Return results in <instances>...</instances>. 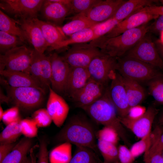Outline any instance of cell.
Returning <instances> with one entry per match:
<instances>
[{
	"label": "cell",
	"instance_id": "1",
	"mask_svg": "<svg viewBox=\"0 0 163 163\" xmlns=\"http://www.w3.org/2000/svg\"><path fill=\"white\" fill-rule=\"evenodd\" d=\"M96 124L84 115H74L55 136L54 142L59 144L68 142L76 146L88 147L100 156L97 141L99 129Z\"/></svg>",
	"mask_w": 163,
	"mask_h": 163
},
{
	"label": "cell",
	"instance_id": "2",
	"mask_svg": "<svg viewBox=\"0 0 163 163\" xmlns=\"http://www.w3.org/2000/svg\"><path fill=\"white\" fill-rule=\"evenodd\" d=\"M148 23L126 30L116 37L108 38L102 36L90 43L101 51L112 57H120L133 47L147 33Z\"/></svg>",
	"mask_w": 163,
	"mask_h": 163
},
{
	"label": "cell",
	"instance_id": "3",
	"mask_svg": "<svg viewBox=\"0 0 163 163\" xmlns=\"http://www.w3.org/2000/svg\"><path fill=\"white\" fill-rule=\"evenodd\" d=\"M82 109L97 124L114 129L125 144L129 145V142L124 126L119 119L116 109L110 98L108 88L99 99Z\"/></svg>",
	"mask_w": 163,
	"mask_h": 163
},
{
	"label": "cell",
	"instance_id": "4",
	"mask_svg": "<svg viewBox=\"0 0 163 163\" xmlns=\"http://www.w3.org/2000/svg\"><path fill=\"white\" fill-rule=\"evenodd\" d=\"M0 83L6 89L10 103L18 107L20 110L30 112L40 108L44 103L45 93L37 88L12 87L2 76L0 77Z\"/></svg>",
	"mask_w": 163,
	"mask_h": 163
},
{
	"label": "cell",
	"instance_id": "5",
	"mask_svg": "<svg viewBox=\"0 0 163 163\" xmlns=\"http://www.w3.org/2000/svg\"><path fill=\"white\" fill-rule=\"evenodd\" d=\"M116 58L117 71L123 77L139 83L163 76L156 67L137 59L126 56Z\"/></svg>",
	"mask_w": 163,
	"mask_h": 163
},
{
	"label": "cell",
	"instance_id": "6",
	"mask_svg": "<svg viewBox=\"0 0 163 163\" xmlns=\"http://www.w3.org/2000/svg\"><path fill=\"white\" fill-rule=\"evenodd\" d=\"M116 58L103 53L95 57L87 69L91 78L106 86L116 73Z\"/></svg>",
	"mask_w": 163,
	"mask_h": 163
},
{
	"label": "cell",
	"instance_id": "7",
	"mask_svg": "<svg viewBox=\"0 0 163 163\" xmlns=\"http://www.w3.org/2000/svg\"><path fill=\"white\" fill-rule=\"evenodd\" d=\"M123 56L137 59L163 70V61L149 32Z\"/></svg>",
	"mask_w": 163,
	"mask_h": 163
},
{
	"label": "cell",
	"instance_id": "8",
	"mask_svg": "<svg viewBox=\"0 0 163 163\" xmlns=\"http://www.w3.org/2000/svg\"><path fill=\"white\" fill-rule=\"evenodd\" d=\"M32 50L22 45L13 48L0 56V70L21 71L30 73Z\"/></svg>",
	"mask_w": 163,
	"mask_h": 163
},
{
	"label": "cell",
	"instance_id": "9",
	"mask_svg": "<svg viewBox=\"0 0 163 163\" xmlns=\"http://www.w3.org/2000/svg\"><path fill=\"white\" fill-rule=\"evenodd\" d=\"M44 0H2L0 7L5 12L20 19L37 18Z\"/></svg>",
	"mask_w": 163,
	"mask_h": 163
},
{
	"label": "cell",
	"instance_id": "10",
	"mask_svg": "<svg viewBox=\"0 0 163 163\" xmlns=\"http://www.w3.org/2000/svg\"><path fill=\"white\" fill-rule=\"evenodd\" d=\"M102 53L90 43L73 44L62 56L71 67L87 68L92 59Z\"/></svg>",
	"mask_w": 163,
	"mask_h": 163
},
{
	"label": "cell",
	"instance_id": "11",
	"mask_svg": "<svg viewBox=\"0 0 163 163\" xmlns=\"http://www.w3.org/2000/svg\"><path fill=\"white\" fill-rule=\"evenodd\" d=\"M49 57L51 69V87L60 95H64L70 66L62 56L56 53L51 54Z\"/></svg>",
	"mask_w": 163,
	"mask_h": 163
},
{
	"label": "cell",
	"instance_id": "12",
	"mask_svg": "<svg viewBox=\"0 0 163 163\" xmlns=\"http://www.w3.org/2000/svg\"><path fill=\"white\" fill-rule=\"evenodd\" d=\"M51 64L49 56L32 50L30 73L46 89L51 87Z\"/></svg>",
	"mask_w": 163,
	"mask_h": 163
},
{
	"label": "cell",
	"instance_id": "13",
	"mask_svg": "<svg viewBox=\"0 0 163 163\" xmlns=\"http://www.w3.org/2000/svg\"><path fill=\"white\" fill-rule=\"evenodd\" d=\"M158 112L157 109L150 106L141 117L135 120L126 117L118 116L124 126L130 130L138 138H142L151 132V128L155 117Z\"/></svg>",
	"mask_w": 163,
	"mask_h": 163
},
{
	"label": "cell",
	"instance_id": "14",
	"mask_svg": "<svg viewBox=\"0 0 163 163\" xmlns=\"http://www.w3.org/2000/svg\"><path fill=\"white\" fill-rule=\"evenodd\" d=\"M110 98L117 111L118 116L126 117L130 107L123 84V77L116 72L111 80L110 86L108 88Z\"/></svg>",
	"mask_w": 163,
	"mask_h": 163
},
{
	"label": "cell",
	"instance_id": "15",
	"mask_svg": "<svg viewBox=\"0 0 163 163\" xmlns=\"http://www.w3.org/2000/svg\"><path fill=\"white\" fill-rule=\"evenodd\" d=\"M105 86L90 78L86 85L72 97L76 107L82 108L90 105L104 93Z\"/></svg>",
	"mask_w": 163,
	"mask_h": 163
},
{
	"label": "cell",
	"instance_id": "16",
	"mask_svg": "<svg viewBox=\"0 0 163 163\" xmlns=\"http://www.w3.org/2000/svg\"><path fill=\"white\" fill-rule=\"evenodd\" d=\"M46 109L53 121L58 127L63 124L69 111V106L64 99L50 87Z\"/></svg>",
	"mask_w": 163,
	"mask_h": 163
},
{
	"label": "cell",
	"instance_id": "17",
	"mask_svg": "<svg viewBox=\"0 0 163 163\" xmlns=\"http://www.w3.org/2000/svg\"><path fill=\"white\" fill-rule=\"evenodd\" d=\"M126 1L124 0H101L86 13L83 14L93 22L97 23L102 22L111 18L119 7Z\"/></svg>",
	"mask_w": 163,
	"mask_h": 163
},
{
	"label": "cell",
	"instance_id": "18",
	"mask_svg": "<svg viewBox=\"0 0 163 163\" xmlns=\"http://www.w3.org/2000/svg\"><path fill=\"white\" fill-rule=\"evenodd\" d=\"M17 23L24 32L28 43L33 46L34 49L44 53L48 46L39 26L33 19H20L17 21Z\"/></svg>",
	"mask_w": 163,
	"mask_h": 163
},
{
	"label": "cell",
	"instance_id": "19",
	"mask_svg": "<svg viewBox=\"0 0 163 163\" xmlns=\"http://www.w3.org/2000/svg\"><path fill=\"white\" fill-rule=\"evenodd\" d=\"M0 74L12 87H34L46 93V89L30 73L4 69L0 70Z\"/></svg>",
	"mask_w": 163,
	"mask_h": 163
},
{
	"label": "cell",
	"instance_id": "20",
	"mask_svg": "<svg viewBox=\"0 0 163 163\" xmlns=\"http://www.w3.org/2000/svg\"><path fill=\"white\" fill-rule=\"evenodd\" d=\"M159 16L143 12H137L118 23L103 36L108 38L116 37L127 30L139 27L153 19H156Z\"/></svg>",
	"mask_w": 163,
	"mask_h": 163
},
{
	"label": "cell",
	"instance_id": "21",
	"mask_svg": "<svg viewBox=\"0 0 163 163\" xmlns=\"http://www.w3.org/2000/svg\"><path fill=\"white\" fill-rule=\"evenodd\" d=\"M87 69L70 66L64 95L71 99L90 78Z\"/></svg>",
	"mask_w": 163,
	"mask_h": 163
},
{
	"label": "cell",
	"instance_id": "22",
	"mask_svg": "<svg viewBox=\"0 0 163 163\" xmlns=\"http://www.w3.org/2000/svg\"><path fill=\"white\" fill-rule=\"evenodd\" d=\"M41 10L46 21L57 25L63 21L71 13L69 7L54 0H44Z\"/></svg>",
	"mask_w": 163,
	"mask_h": 163
},
{
	"label": "cell",
	"instance_id": "23",
	"mask_svg": "<svg viewBox=\"0 0 163 163\" xmlns=\"http://www.w3.org/2000/svg\"><path fill=\"white\" fill-rule=\"evenodd\" d=\"M40 27L49 49L54 47L67 38L61 27L47 21L40 20L37 18L33 19Z\"/></svg>",
	"mask_w": 163,
	"mask_h": 163
},
{
	"label": "cell",
	"instance_id": "24",
	"mask_svg": "<svg viewBox=\"0 0 163 163\" xmlns=\"http://www.w3.org/2000/svg\"><path fill=\"white\" fill-rule=\"evenodd\" d=\"M34 142L32 139L22 138L0 163H23L33 147Z\"/></svg>",
	"mask_w": 163,
	"mask_h": 163
},
{
	"label": "cell",
	"instance_id": "25",
	"mask_svg": "<svg viewBox=\"0 0 163 163\" xmlns=\"http://www.w3.org/2000/svg\"><path fill=\"white\" fill-rule=\"evenodd\" d=\"M157 1L154 0L126 1L112 18L120 22L145 7L154 5V3Z\"/></svg>",
	"mask_w": 163,
	"mask_h": 163
},
{
	"label": "cell",
	"instance_id": "26",
	"mask_svg": "<svg viewBox=\"0 0 163 163\" xmlns=\"http://www.w3.org/2000/svg\"><path fill=\"white\" fill-rule=\"evenodd\" d=\"M161 133L158 127L151 133V143L144 153V163H163V150L161 148L159 142Z\"/></svg>",
	"mask_w": 163,
	"mask_h": 163
},
{
	"label": "cell",
	"instance_id": "27",
	"mask_svg": "<svg viewBox=\"0 0 163 163\" xmlns=\"http://www.w3.org/2000/svg\"><path fill=\"white\" fill-rule=\"evenodd\" d=\"M122 77L130 107L139 105L143 101L145 96L144 88L139 82Z\"/></svg>",
	"mask_w": 163,
	"mask_h": 163
},
{
	"label": "cell",
	"instance_id": "28",
	"mask_svg": "<svg viewBox=\"0 0 163 163\" xmlns=\"http://www.w3.org/2000/svg\"><path fill=\"white\" fill-rule=\"evenodd\" d=\"M92 27L73 34L70 36L69 38L61 42L53 48L49 49V50H57L70 44L85 43L92 41L95 39Z\"/></svg>",
	"mask_w": 163,
	"mask_h": 163
},
{
	"label": "cell",
	"instance_id": "29",
	"mask_svg": "<svg viewBox=\"0 0 163 163\" xmlns=\"http://www.w3.org/2000/svg\"><path fill=\"white\" fill-rule=\"evenodd\" d=\"M97 24L91 21L85 15L79 14L75 15L71 21L61 28L66 35L70 36L85 29L92 27Z\"/></svg>",
	"mask_w": 163,
	"mask_h": 163
},
{
	"label": "cell",
	"instance_id": "30",
	"mask_svg": "<svg viewBox=\"0 0 163 163\" xmlns=\"http://www.w3.org/2000/svg\"><path fill=\"white\" fill-rule=\"evenodd\" d=\"M18 24L17 21L10 18L0 10V31L17 36L24 42H28L26 34Z\"/></svg>",
	"mask_w": 163,
	"mask_h": 163
},
{
	"label": "cell",
	"instance_id": "31",
	"mask_svg": "<svg viewBox=\"0 0 163 163\" xmlns=\"http://www.w3.org/2000/svg\"><path fill=\"white\" fill-rule=\"evenodd\" d=\"M72 144L65 142L53 148L49 154L50 163H69L72 158Z\"/></svg>",
	"mask_w": 163,
	"mask_h": 163
},
{
	"label": "cell",
	"instance_id": "32",
	"mask_svg": "<svg viewBox=\"0 0 163 163\" xmlns=\"http://www.w3.org/2000/svg\"><path fill=\"white\" fill-rule=\"evenodd\" d=\"M76 147L69 163H104L100 156L92 149L82 146Z\"/></svg>",
	"mask_w": 163,
	"mask_h": 163
},
{
	"label": "cell",
	"instance_id": "33",
	"mask_svg": "<svg viewBox=\"0 0 163 163\" xmlns=\"http://www.w3.org/2000/svg\"><path fill=\"white\" fill-rule=\"evenodd\" d=\"M97 145L104 163H120L116 145L99 139H97Z\"/></svg>",
	"mask_w": 163,
	"mask_h": 163
},
{
	"label": "cell",
	"instance_id": "34",
	"mask_svg": "<svg viewBox=\"0 0 163 163\" xmlns=\"http://www.w3.org/2000/svg\"><path fill=\"white\" fill-rule=\"evenodd\" d=\"M20 123L13 122L6 126L0 134V144L17 142L22 134Z\"/></svg>",
	"mask_w": 163,
	"mask_h": 163
},
{
	"label": "cell",
	"instance_id": "35",
	"mask_svg": "<svg viewBox=\"0 0 163 163\" xmlns=\"http://www.w3.org/2000/svg\"><path fill=\"white\" fill-rule=\"evenodd\" d=\"M24 42L19 37L0 31V51L3 54L15 47L22 46Z\"/></svg>",
	"mask_w": 163,
	"mask_h": 163
},
{
	"label": "cell",
	"instance_id": "36",
	"mask_svg": "<svg viewBox=\"0 0 163 163\" xmlns=\"http://www.w3.org/2000/svg\"><path fill=\"white\" fill-rule=\"evenodd\" d=\"M100 1V0H71L69 6L71 13H76V15L85 14Z\"/></svg>",
	"mask_w": 163,
	"mask_h": 163
},
{
	"label": "cell",
	"instance_id": "37",
	"mask_svg": "<svg viewBox=\"0 0 163 163\" xmlns=\"http://www.w3.org/2000/svg\"><path fill=\"white\" fill-rule=\"evenodd\" d=\"M163 76L156 78L148 82L149 92L157 101L163 103Z\"/></svg>",
	"mask_w": 163,
	"mask_h": 163
},
{
	"label": "cell",
	"instance_id": "38",
	"mask_svg": "<svg viewBox=\"0 0 163 163\" xmlns=\"http://www.w3.org/2000/svg\"><path fill=\"white\" fill-rule=\"evenodd\" d=\"M97 139H99L117 145L120 138L117 132L113 128L104 126L99 130L97 134Z\"/></svg>",
	"mask_w": 163,
	"mask_h": 163
},
{
	"label": "cell",
	"instance_id": "39",
	"mask_svg": "<svg viewBox=\"0 0 163 163\" xmlns=\"http://www.w3.org/2000/svg\"><path fill=\"white\" fill-rule=\"evenodd\" d=\"M120 22L111 18L105 21L95 25L92 27L95 37L94 39L106 35Z\"/></svg>",
	"mask_w": 163,
	"mask_h": 163
},
{
	"label": "cell",
	"instance_id": "40",
	"mask_svg": "<svg viewBox=\"0 0 163 163\" xmlns=\"http://www.w3.org/2000/svg\"><path fill=\"white\" fill-rule=\"evenodd\" d=\"M32 119L38 127L48 126L53 121L46 109L45 108H40L34 111L32 115Z\"/></svg>",
	"mask_w": 163,
	"mask_h": 163
},
{
	"label": "cell",
	"instance_id": "41",
	"mask_svg": "<svg viewBox=\"0 0 163 163\" xmlns=\"http://www.w3.org/2000/svg\"><path fill=\"white\" fill-rule=\"evenodd\" d=\"M20 123L22 134L25 137L32 139L37 136L38 127L32 118L22 119Z\"/></svg>",
	"mask_w": 163,
	"mask_h": 163
},
{
	"label": "cell",
	"instance_id": "42",
	"mask_svg": "<svg viewBox=\"0 0 163 163\" xmlns=\"http://www.w3.org/2000/svg\"><path fill=\"white\" fill-rule=\"evenodd\" d=\"M151 132L133 144L130 150L135 158L144 153L147 149L151 141Z\"/></svg>",
	"mask_w": 163,
	"mask_h": 163
},
{
	"label": "cell",
	"instance_id": "43",
	"mask_svg": "<svg viewBox=\"0 0 163 163\" xmlns=\"http://www.w3.org/2000/svg\"><path fill=\"white\" fill-rule=\"evenodd\" d=\"M20 109L13 106L4 111L2 121L6 126L15 122H20L22 120L20 114Z\"/></svg>",
	"mask_w": 163,
	"mask_h": 163
},
{
	"label": "cell",
	"instance_id": "44",
	"mask_svg": "<svg viewBox=\"0 0 163 163\" xmlns=\"http://www.w3.org/2000/svg\"><path fill=\"white\" fill-rule=\"evenodd\" d=\"M39 141L37 163H49L47 140L45 137H43L40 138Z\"/></svg>",
	"mask_w": 163,
	"mask_h": 163
},
{
	"label": "cell",
	"instance_id": "45",
	"mask_svg": "<svg viewBox=\"0 0 163 163\" xmlns=\"http://www.w3.org/2000/svg\"><path fill=\"white\" fill-rule=\"evenodd\" d=\"M118 148L120 163H134L135 158L126 145H120Z\"/></svg>",
	"mask_w": 163,
	"mask_h": 163
},
{
	"label": "cell",
	"instance_id": "46",
	"mask_svg": "<svg viewBox=\"0 0 163 163\" xmlns=\"http://www.w3.org/2000/svg\"><path fill=\"white\" fill-rule=\"evenodd\" d=\"M146 110L145 107L139 105L131 107L125 117L131 120L137 119L143 115Z\"/></svg>",
	"mask_w": 163,
	"mask_h": 163
},
{
	"label": "cell",
	"instance_id": "47",
	"mask_svg": "<svg viewBox=\"0 0 163 163\" xmlns=\"http://www.w3.org/2000/svg\"><path fill=\"white\" fill-rule=\"evenodd\" d=\"M156 20L149 26V32L161 33L163 31V15H159Z\"/></svg>",
	"mask_w": 163,
	"mask_h": 163
},
{
	"label": "cell",
	"instance_id": "48",
	"mask_svg": "<svg viewBox=\"0 0 163 163\" xmlns=\"http://www.w3.org/2000/svg\"><path fill=\"white\" fill-rule=\"evenodd\" d=\"M18 142L0 144V163L12 150Z\"/></svg>",
	"mask_w": 163,
	"mask_h": 163
},
{
	"label": "cell",
	"instance_id": "49",
	"mask_svg": "<svg viewBox=\"0 0 163 163\" xmlns=\"http://www.w3.org/2000/svg\"><path fill=\"white\" fill-rule=\"evenodd\" d=\"M143 12L153 15H163V5L158 6L155 5L145 7L138 11Z\"/></svg>",
	"mask_w": 163,
	"mask_h": 163
},
{
	"label": "cell",
	"instance_id": "50",
	"mask_svg": "<svg viewBox=\"0 0 163 163\" xmlns=\"http://www.w3.org/2000/svg\"><path fill=\"white\" fill-rule=\"evenodd\" d=\"M35 147L34 146L31 148L29 155L27 156L23 163H36V156L35 152Z\"/></svg>",
	"mask_w": 163,
	"mask_h": 163
},
{
	"label": "cell",
	"instance_id": "51",
	"mask_svg": "<svg viewBox=\"0 0 163 163\" xmlns=\"http://www.w3.org/2000/svg\"><path fill=\"white\" fill-rule=\"evenodd\" d=\"M154 42L158 53L163 61V44L160 40H157Z\"/></svg>",
	"mask_w": 163,
	"mask_h": 163
},
{
	"label": "cell",
	"instance_id": "52",
	"mask_svg": "<svg viewBox=\"0 0 163 163\" xmlns=\"http://www.w3.org/2000/svg\"><path fill=\"white\" fill-rule=\"evenodd\" d=\"M0 104L5 103L6 104H10V99L5 94L2 90L0 88Z\"/></svg>",
	"mask_w": 163,
	"mask_h": 163
},
{
	"label": "cell",
	"instance_id": "53",
	"mask_svg": "<svg viewBox=\"0 0 163 163\" xmlns=\"http://www.w3.org/2000/svg\"><path fill=\"white\" fill-rule=\"evenodd\" d=\"M159 142L160 147L163 150V133H161L159 137Z\"/></svg>",
	"mask_w": 163,
	"mask_h": 163
},
{
	"label": "cell",
	"instance_id": "54",
	"mask_svg": "<svg viewBox=\"0 0 163 163\" xmlns=\"http://www.w3.org/2000/svg\"><path fill=\"white\" fill-rule=\"evenodd\" d=\"M4 111H3L2 108L0 105V120H2V117L4 113Z\"/></svg>",
	"mask_w": 163,
	"mask_h": 163
},
{
	"label": "cell",
	"instance_id": "55",
	"mask_svg": "<svg viewBox=\"0 0 163 163\" xmlns=\"http://www.w3.org/2000/svg\"><path fill=\"white\" fill-rule=\"evenodd\" d=\"M160 34V40L161 42L163 44V31L161 32Z\"/></svg>",
	"mask_w": 163,
	"mask_h": 163
},
{
	"label": "cell",
	"instance_id": "56",
	"mask_svg": "<svg viewBox=\"0 0 163 163\" xmlns=\"http://www.w3.org/2000/svg\"><path fill=\"white\" fill-rule=\"evenodd\" d=\"M160 2H161L162 4L163 5V0H161L159 1Z\"/></svg>",
	"mask_w": 163,
	"mask_h": 163
},
{
	"label": "cell",
	"instance_id": "57",
	"mask_svg": "<svg viewBox=\"0 0 163 163\" xmlns=\"http://www.w3.org/2000/svg\"></svg>",
	"mask_w": 163,
	"mask_h": 163
}]
</instances>
